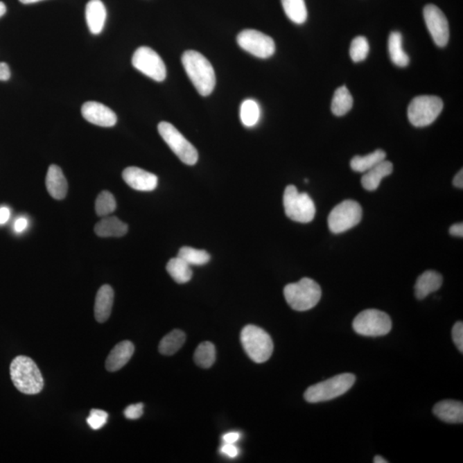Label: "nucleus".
I'll use <instances>...</instances> for the list:
<instances>
[{"label":"nucleus","mask_w":463,"mask_h":463,"mask_svg":"<svg viewBox=\"0 0 463 463\" xmlns=\"http://www.w3.org/2000/svg\"><path fill=\"white\" fill-rule=\"evenodd\" d=\"M182 64L198 92L202 96L211 95L216 82L215 70L211 62L197 51L189 50L184 53Z\"/></svg>","instance_id":"obj_1"},{"label":"nucleus","mask_w":463,"mask_h":463,"mask_svg":"<svg viewBox=\"0 0 463 463\" xmlns=\"http://www.w3.org/2000/svg\"><path fill=\"white\" fill-rule=\"evenodd\" d=\"M10 374L13 385L20 392L26 395H36L44 387L41 372L30 357H16L10 364Z\"/></svg>","instance_id":"obj_2"},{"label":"nucleus","mask_w":463,"mask_h":463,"mask_svg":"<svg viewBox=\"0 0 463 463\" xmlns=\"http://www.w3.org/2000/svg\"><path fill=\"white\" fill-rule=\"evenodd\" d=\"M284 296L292 309L306 312L313 309L320 302L322 290L316 281L310 278H303L295 283L286 286Z\"/></svg>","instance_id":"obj_3"},{"label":"nucleus","mask_w":463,"mask_h":463,"mask_svg":"<svg viewBox=\"0 0 463 463\" xmlns=\"http://www.w3.org/2000/svg\"><path fill=\"white\" fill-rule=\"evenodd\" d=\"M356 381V376L352 374L335 376L328 381L309 387L304 394V397L310 403L331 401L344 395L352 388Z\"/></svg>","instance_id":"obj_4"},{"label":"nucleus","mask_w":463,"mask_h":463,"mask_svg":"<svg viewBox=\"0 0 463 463\" xmlns=\"http://www.w3.org/2000/svg\"><path fill=\"white\" fill-rule=\"evenodd\" d=\"M241 341L245 352L256 363L266 362L272 356V339L261 328L255 325H247L241 331Z\"/></svg>","instance_id":"obj_5"},{"label":"nucleus","mask_w":463,"mask_h":463,"mask_svg":"<svg viewBox=\"0 0 463 463\" xmlns=\"http://www.w3.org/2000/svg\"><path fill=\"white\" fill-rule=\"evenodd\" d=\"M286 215L289 219L300 223L312 222L316 215V207L308 194L300 193L295 186L286 188L283 195Z\"/></svg>","instance_id":"obj_6"},{"label":"nucleus","mask_w":463,"mask_h":463,"mask_svg":"<svg viewBox=\"0 0 463 463\" xmlns=\"http://www.w3.org/2000/svg\"><path fill=\"white\" fill-rule=\"evenodd\" d=\"M444 108L443 101L434 96H421L412 100L408 110V117L416 128L433 124Z\"/></svg>","instance_id":"obj_7"},{"label":"nucleus","mask_w":463,"mask_h":463,"mask_svg":"<svg viewBox=\"0 0 463 463\" xmlns=\"http://www.w3.org/2000/svg\"><path fill=\"white\" fill-rule=\"evenodd\" d=\"M354 331L360 335L383 336L392 329V321L388 314L377 309H367L358 314L353 322Z\"/></svg>","instance_id":"obj_8"},{"label":"nucleus","mask_w":463,"mask_h":463,"mask_svg":"<svg viewBox=\"0 0 463 463\" xmlns=\"http://www.w3.org/2000/svg\"><path fill=\"white\" fill-rule=\"evenodd\" d=\"M158 132L170 149L184 164L193 166L197 164L198 153L196 148L175 126L162 121L158 125Z\"/></svg>","instance_id":"obj_9"},{"label":"nucleus","mask_w":463,"mask_h":463,"mask_svg":"<svg viewBox=\"0 0 463 463\" xmlns=\"http://www.w3.org/2000/svg\"><path fill=\"white\" fill-rule=\"evenodd\" d=\"M362 208L353 200H345L332 209L328 218L329 229L334 234H342L360 223Z\"/></svg>","instance_id":"obj_10"},{"label":"nucleus","mask_w":463,"mask_h":463,"mask_svg":"<svg viewBox=\"0 0 463 463\" xmlns=\"http://www.w3.org/2000/svg\"><path fill=\"white\" fill-rule=\"evenodd\" d=\"M132 66L147 77L157 82L164 81L166 68L164 60L153 49L148 46H141L134 53Z\"/></svg>","instance_id":"obj_11"},{"label":"nucleus","mask_w":463,"mask_h":463,"mask_svg":"<svg viewBox=\"0 0 463 463\" xmlns=\"http://www.w3.org/2000/svg\"><path fill=\"white\" fill-rule=\"evenodd\" d=\"M237 42L241 48L253 56L268 59L276 51V44L270 36L255 30H245L238 35Z\"/></svg>","instance_id":"obj_12"},{"label":"nucleus","mask_w":463,"mask_h":463,"mask_svg":"<svg viewBox=\"0 0 463 463\" xmlns=\"http://www.w3.org/2000/svg\"><path fill=\"white\" fill-rule=\"evenodd\" d=\"M424 19L434 42L441 48L448 44L450 38L448 20L442 10L434 5L424 8Z\"/></svg>","instance_id":"obj_13"},{"label":"nucleus","mask_w":463,"mask_h":463,"mask_svg":"<svg viewBox=\"0 0 463 463\" xmlns=\"http://www.w3.org/2000/svg\"><path fill=\"white\" fill-rule=\"evenodd\" d=\"M82 117L93 125L112 128L117 123V115L110 107L97 101H87L82 107Z\"/></svg>","instance_id":"obj_14"},{"label":"nucleus","mask_w":463,"mask_h":463,"mask_svg":"<svg viewBox=\"0 0 463 463\" xmlns=\"http://www.w3.org/2000/svg\"><path fill=\"white\" fill-rule=\"evenodd\" d=\"M123 180L132 189L139 191H152L158 186L157 176L137 166H129L122 173Z\"/></svg>","instance_id":"obj_15"},{"label":"nucleus","mask_w":463,"mask_h":463,"mask_svg":"<svg viewBox=\"0 0 463 463\" xmlns=\"http://www.w3.org/2000/svg\"><path fill=\"white\" fill-rule=\"evenodd\" d=\"M135 347L129 341L118 343L112 349L106 360V369L108 372H117L129 362L133 356Z\"/></svg>","instance_id":"obj_16"},{"label":"nucleus","mask_w":463,"mask_h":463,"mask_svg":"<svg viewBox=\"0 0 463 463\" xmlns=\"http://www.w3.org/2000/svg\"><path fill=\"white\" fill-rule=\"evenodd\" d=\"M433 414L444 422L450 423V424H462L463 404L462 401H442L434 406Z\"/></svg>","instance_id":"obj_17"},{"label":"nucleus","mask_w":463,"mask_h":463,"mask_svg":"<svg viewBox=\"0 0 463 463\" xmlns=\"http://www.w3.org/2000/svg\"><path fill=\"white\" fill-rule=\"evenodd\" d=\"M87 24L93 35H99L103 31L107 19V10L101 0H90L85 10Z\"/></svg>","instance_id":"obj_18"},{"label":"nucleus","mask_w":463,"mask_h":463,"mask_svg":"<svg viewBox=\"0 0 463 463\" xmlns=\"http://www.w3.org/2000/svg\"><path fill=\"white\" fill-rule=\"evenodd\" d=\"M46 186L50 196L57 200L67 197L68 184L62 170L56 165H51L46 173Z\"/></svg>","instance_id":"obj_19"},{"label":"nucleus","mask_w":463,"mask_h":463,"mask_svg":"<svg viewBox=\"0 0 463 463\" xmlns=\"http://www.w3.org/2000/svg\"><path fill=\"white\" fill-rule=\"evenodd\" d=\"M114 292L110 285H103L97 292L95 317L97 322L104 323L110 318L113 309Z\"/></svg>","instance_id":"obj_20"},{"label":"nucleus","mask_w":463,"mask_h":463,"mask_svg":"<svg viewBox=\"0 0 463 463\" xmlns=\"http://www.w3.org/2000/svg\"><path fill=\"white\" fill-rule=\"evenodd\" d=\"M443 284V277L439 273L428 270L419 276L414 286L416 298L423 299L432 292L439 290Z\"/></svg>","instance_id":"obj_21"},{"label":"nucleus","mask_w":463,"mask_h":463,"mask_svg":"<svg viewBox=\"0 0 463 463\" xmlns=\"http://www.w3.org/2000/svg\"><path fill=\"white\" fill-rule=\"evenodd\" d=\"M393 172V164L389 161H383L381 164L376 165L374 168L364 173L361 184L365 190H377L382 180L392 175Z\"/></svg>","instance_id":"obj_22"},{"label":"nucleus","mask_w":463,"mask_h":463,"mask_svg":"<svg viewBox=\"0 0 463 463\" xmlns=\"http://www.w3.org/2000/svg\"><path fill=\"white\" fill-rule=\"evenodd\" d=\"M95 232L99 237H122L128 234V225L118 217H107L96 223Z\"/></svg>","instance_id":"obj_23"},{"label":"nucleus","mask_w":463,"mask_h":463,"mask_svg":"<svg viewBox=\"0 0 463 463\" xmlns=\"http://www.w3.org/2000/svg\"><path fill=\"white\" fill-rule=\"evenodd\" d=\"M389 53L390 60L397 67H406L410 64V57L403 48V36L400 32L394 31L390 35Z\"/></svg>","instance_id":"obj_24"},{"label":"nucleus","mask_w":463,"mask_h":463,"mask_svg":"<svg viewBox=\"0 0 463 463\" xmlns=\"http://www.w3.org/2000/svg\"><path fill=\"white\" fill-rule=\"evenodd\" d=\"M166 270L177 283H186L193 278V270H191V265L178 256L177 258L169 260L166 265Z\"/></svg>","instance_id":"obj_25"},{"label":"nucleus","mask_w":463,"mask_h":463,"mask_svg":"<svg viewBox=\"0 0 463 463\" xmlns=\"http://www.w3.org/2000/svg\"><path fill=\"white\" fill-rule=\"evenodd\" d=\"M386 158V153L382 150H377L372 152L371 154L360 157L356 155L352 159L350 162L351 168L353 171L358 173H365L374 168L376 165L381 164V161H385Z\"/></svg>","instance_id":"obj_26"},{"label":"nucleus","mask_w":463,"mask_h":463,"mask_svg":"<svg viewBox=\"0 0 463 463\" xmlns=\"http://www.w3.org/2000/svg\"><path fill=\"white\" fill-rule=\"evenodd\" d=\"M353 96L346 86L335 90L331 103L332 113L335 116H343L349 113L353 107Z\"/></svg>","instance_id":"obj_27"},{"label":"nucleus","mask_w":463,"mask_h":463,"mask_svg":"<svg viewBox=\"0 0 463 463\" xmlns=\"http://www.w3.org/2000/svg\"><path fill=\"white\" fill-rule=\"evenodd\" d=\"M184 342H186V335L183 331H173L161 339L159 344V351L164 356H173L182 349Z\"/></svg>","instance_id":"obj_28"},{"label":"nucleus","mask_w":463,"mask_h":463,"mask_svg":"<svg viewBox=\"0 0 463 463\" xmlns=\"http://www.w3.org/2000/svg\"><path fill=\"white\" fill-rule=\"evenodd\" d=\"M286 15L292 23L302 24L307 19L305 0H281Z\"/></svg>","instance_id":"obj_29"},{"label":"nucleus","mask_w":463,"mask_h":463,"mask_svg":"<svg viewBox=\"0 0 463 463\" xmlns=\"http://www.w3.org/2000/svg\"><path fill=\"white\" fill-rule=\"evenodd\" d=\"M216 347L209 342H202L194 353L195 362L202 368H209L215 363Z\"/></svg>","instance_id":"obj_30"},{"label":"nucleus","mask_w":463,"mask_h":463,"mask_svg":"<svg viewBox=\"0 0 463 463\" xmlns=\"http://www.w3.org/2000/svg\"><path fill=\"white\" fill-rule=\"evenodd\" d=\"M178 256L191 266L204 265L211 260V255L204 251V250H198L188 247L180 248Z\"/></svg>","instance_id":"obj_31"},{"label":"nucleus","mask_w":463,"mask_h":463,"mask_svg":"<svg viewBox=\"0 0 463 463\" xmlns=\"http://www.w3.org/2000/svg\"><path fill=\"white\" fill-rule=\"evenodd\" d=\"M260 119V107L256 101L249 99L243 101L241 107V119L242 124L247 128H253Z\"/></svg>","instance_id":"obj_32"},{"label":"nucleus","mask_w":463,"mask_h":463,"mask_svg":"<svg viewBox=\"0 0 463 463\" xmlns=\"http://www.w3.org/2000/svg\"><path fill=\"white\" fill-rule=\"evenodd\" d=\"M117 204L114 195L108 191H103L98 195L96 201V211L98 216L104 217L115 211Z\"/></svg>","instance_id":"obj_33"},{"label":"nucleus","mask_w":463,"mask_h":463,"mask_svg":"<svg viewBox=\"0 0 463 463\" xmlns=\"http://www.w3.org/2000/svg\"><path fill=\"white\" fill-rule=\"evenodd\" d=\"M370 51L367 39L364 36H357L353 40L350 46V56L353 62L358 63L367 59Z\"/></svg>","instance_id":"obj_34"},{"label":"nucleus","mask_w":463,"mask_h":463,"mask_svg":"<svg viewBox=\"0 0 463 463\" xmlns=\"http://www.w3.org/2000/svg\"><path fill=\"white\" fill-rule=\"evenodd\" d=\"M107 418L108 414L107 412L101 410H92L90 411L88 419H87V423L93 430H100L107 424Z\"/></svg>","instance_id":"obj_35"},{"label":"nucleus","mask_w":463,"mask_h":463,"mask_svg":"<svg viewBox=\"0 0 463 463\" xmlns=\"http://www.w3.org/2000/svg\"><path fill=\"white\" fill-rule=\"evenodd\" d=\"M452 340L460 352L463 353V324L457 322L452 328Z\"/></svg>","instance_id":"obj_36"},{"label":"nucleus","mask_w":463,"mask_h":463,"mask_svg":"<svg viewBox=\"0 0 463 463\" xmlns=\"http://www.w3.org/2000/svg\"><path fill=\"white\" fill-rule=\"evenodd\" d=\"M143 414V404L137 403L130 405L125 408L124 414L129 419H137L142 417Z\"/></svg>","instance_id":"obj_37"},{"label":"nucleus","mask_w":463,"mask_h":463,"mask_svg":"<svg viewBox=\"0 0 463 463\" xmlns=\"http://www.w3.org/2000/svg\"><path fill=\"white\" fill-rule=\"evenodd\" d=\"M220 452L230 458H235L238 455V450L234 444H225L220 448Z\"/></svg>","instance_id":"obj_38"},{"label":"nucleus","mask_w":463,"mask_h":463,"mask_svg":"<svg viewBox=\"0 0 463 463\" xmlns=\"http://www.w3.org/2000/svg\"><path fill=\"white\" fill-rule=\"evenodd\" d=\"M10 78V71L8 64L6 63H0V81L9 80Z\"/></svg>","instance_id":"obj_39"},{"label":"nucleus","mask_w":463,"mask_h":463,"mask_svg":"<svg viewBox=\"0 0 463 463\" xmlns=\"http://www.w3.org/2000/svg\"><path fill=\"white\" fill-rule=\"evenodd\" d=\"M241 439V434L237 432H232L225 434L223 436V441L225 444H235Z\"/></svg>","instance_id":"obj_40"},{"label":"nucleus","mask_w":463,"mask_h":463,"mask_svg":"<svg viewBox=\"0 0 463 463\" xmlns=\"http://www.w3.org/2000/svg\"><path fill=\"white\" fill-rule=\"evenodd\" d=\"M450 234L453 236L462 238L463 236V224L457 223L452 225L450 229Z\"/></svg>","instance_id":"obj_41"},{"label":"nucleus","mask_w":463,"mask_h":463,"mask_svg":"<svg viewBox=\"0 0 463 463\" xmlns=\"http://www.w3.org/2000/svg\"><path fill=\"white\" fill-rule=\"evenodd\" d=\"M10 211L7 207L0 208V225L6 224L10 218Z\"/></svg>","instance_id":"obj_42"},{"label":"nucleus","mask_w":463,"mask_h":463,"mask_svg":"<svg viewBox=\"0 0 463 463\" xmlns=\"http://www.w3.org/2000/svg\"><path fill=\"white\" fill-rule=\"evenodd\" d=\"M28 226V220L24 217H21V218L17 219L15 222V230L17 232V233H21V232H23L26 229Z\"/></svg>","instance_id":"obj_43"},{"label":"nucleus","mask_w":463,"mask_h":463,"mask_svg":"<svg viewBox=\"0 0 463 463\" xmlns=\"http://www.w3.org/2000/svg\"><path fill=\"white\" fill-rule=\"evenodd\" d=\"M453 184L455 187L460 188V189H462L463 188V171L462 169L460 170L457 173V175L455 176L454 180H453Z\"/></svg>","instance_id":"obj_44"},{"label":"nucleus","mask_w":463,"mask_h":463,"mask_svg":"<svg viewBox=\"0 0 463 463\" xmlns=\"http://www.w3.org/2000/svg\"><path fill=\"white\" fill-rule=\"evenodd\" d=\"M374 463H387L388 461H386L385 458L381 457V455H376L374 460Z\"/></svg>","instance_id":"obj_45"},{"label":"nucleus","mask_w":463,"mask_h":463,"mask_svg":"<svg viewBox=\"0 0 463 463\" xmlns=\"http://www.w3.org/2000/svg\"><path fill=\"white\" fill-rule=\"evenodd\" d=\"M6 12V6L3 2H0V17L5 15Z\"/></svg>","instance_id":"obj_46"},{"label":"nucleus","mask_w":463,"mask_h":463,"mask_svg":"<svg viewBox=\"0 0 463 463\" xmlns=\"http://www.w3.org/2000/svg\"><path fill=\"white\" fill-rule=\"evenodd\" d=\"M21 3H25V5H28V3H37L40 1H42V0H19Z\"/></svg>","instance_id":"obj_47"}]
</instances>
